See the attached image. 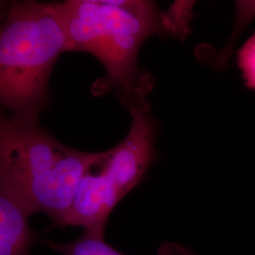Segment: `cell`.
<instances>
[{
	"label": "cell",
	"instance_id": "9",
	"mask_svg": "<svg viewBox=\"0 0 255 255\" xmlns=\"http://www.w3.org/2000/svg\"><path fill=\"white\" fill-rule=\"evenodd\" d=\"M9 4H8V5L6 6V5H5V2H1V1H0V19H1V20L4 18L5 14H6L7 10H8V8H9Z\"/></svg>",
	"mask_w": 255,
	"mask_h": 255
},
{
	"label": "cell",
	"instance_id": "6",
	"mask_svg": "<svg viewBox=\"0 0 255 255\" xmlns=\"http://www.w3.org/2000/svg\"><path fill=\"white\" fill-rule=\"evenodd\" d=\"M30 215L9 192L0 186V255H27L35 240Z\"/></svg>",
	"mask_w": 255,
	"mask_h": 255
},
{
	"label": "cell",
	"instance_id": "4",
	"mask_svg": "<svg viewBox=\"0 0 255 255\" xmlns=\"http://www.w3.org/2000/svg\"><path fill=\"white\" fill-rule=\"evenodd\" d=\"M128 110L131 116L127 136L107 151L99 164L104 174L124 198L143 180L155 157L156 125L150 106L144 99Z\"/></svg>",
	"mask_w": 255,
	"mask_h": 255
},
{
	"label": "cell",
	"instance_id": "2",
	"mask_svg": "<svg viewBox=\"0 0 255 255\" xmlns=\"http://www.w3.org/2000/svg\"><path fill=\"white\" fill-rule=\"evenodd\" d=\"M65 51L61 2H11L0 23V107L37 122L49 103L53 67Z\"/></svg>",
	"mask_w": 255,
	"mask_h": 255
},
{
	"label": "cell",
	"instance_id": "7",
	"mask_svg": "<svg viewBox=\"0 0 255 255\" xmlns=\"http://www.w3.org/2000/svg\"><path fill=\"white\" fill-rule=\"evenodd\" d=\"M105 229L86 230L82 237L69 243L48 242L47 246L62 255H124L104 240ZM158 255H195L188 249L174 242H164Z\"/></svg>",
	"mask_w": 255,
	"mask_h": 255
},
{
	"label": "cell",
	"instance_id": "5",
	"mask_svg": "<svg viewBox=\"0 0 255 255\" xmlns=\"http://www.w3.org/2000/svg\"><path fill=\"white\" fill-rule=\"evenodd\" d=\"M117 187L101 173L90 170L76 192L73 202L60 227L106 229L110 215L122 201Z\"/></svg>",
	"mask_w": 255,
	"mask_h": 255
},
{
	"label": "cell",
	"instance_id": "3",
	"mask_svg": "<svg viewBox=\"0 0 255 255\" xmlns=\"http://www.w3.org/2000/svg\"><path fill=\"white\" fill-rule=\"evenodd\" d=\"M67 51L95 56L128 108L145 99L151 83L137 64L140 46L166 23L149 1L68 0Z\"/></svg>",
	"mask_w": 255,
	"mask_h": 255
},
{
	"label": "cell",
	"instance_id": "1",
	"mask_svg": "<svg viewBox=\"0 0 255 255\" xmlns=\"http://www.w3.org/2000/svg\"><path fill=\"white\" fill-rule=\"evenodd\" d=\"M103 155L65 146L38 121L0 110V186L30 216L45 213L61 226L83 177Z\"/></svg>",
	"mask_w": 255,
	"mask_h": 255
},
{
	"label": "cell",
	"instance_id": "8",
	"mask_svg": "<svg viewBox=\"0 0 255 255\" xmlns=\"http://www.w3.org/2000/svg\"><path fill=\"white\" fill-rule=\"evenodd\" d=\"M237 62L247 86L255 90V33L238 51Z\"/></svg>",
	"mask_w": 255,
	"mask_h": 255
}]
</instances>
